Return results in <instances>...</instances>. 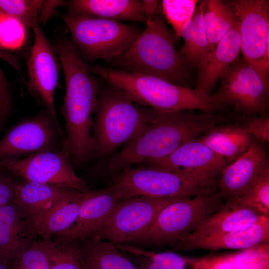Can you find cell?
Here are the masks:
<instances>
[{"label": "cell", "instance_id": "obj_1", "mask_svg": "<svg viewBox=\"0 0 269 269\" xmlns=\"http://www.w3.org/2000/svg\"><path fill=\"white\" fill-rule=\"evenodd\" d=\"M61 64L65 81V95L62 108L67 144L71 160L86 161L93 154L91 132L100 80L92 75L79 51L68 37L59 38L53 46Z\"/></svg>", "mask_w": 269, "mask_h": 269}, {"label": "cell", "instance_id": "obj_2", "mask_svg": "<svg viewBox=\"0 0 269 269\" xmlns=\"http://www.w3.org/2000/svg\"><path fill=\"white\" fill-rule=\"evenodd\" d=\"M223 120L214 114H194L186 111L158 114L134 140L107 160L103 172L115 176L132 165L163 158Z\"/></svg>", "mask_w": 269, "mask_h": 269}, {"label": "cell", "instance_id": "obj_3", "mask_svg": "<svg viewBox=\"0 0 269 269\" xmlns=\"http://www.w3.org/2000/svg\"><path fill=\"white\" fill-rule=\"evenodd\" d=\"M94 113L91 129L93 155L99 158L110 156L132 141L158 115L107 81L100 85Z\"/></svg>", "mask_w": 269, "mask_h": 269}, {"label": "cell", "instance_id": "obj_4", "mask_svg": "<svg viewBox=\"0 0 269 269\" xmlns=\"http://www.w3.org/2000/svg\"><path fill=\"white\" fill-rule=\"evenodd\" d=\"M86 65L90 72L119 87L136 103L158 114L193 109L213 114L225 108L209 95L160 78L98 65Z\"/></svg>", "mask_w": 269, "mask_h": 269}, {"label": "cell", "instance_id": "obj_5", "mask_svg": "<svg viewBox=\"0 0 269 269\" xmlns=\"http://www.w3.org/2000/svg\"><path fill=\"white\" fill-rule=\"evenodd\" d=\"M145 24V28L132 46L111 62L116 69L154 76L188 87V67L175 48L160 4Z\"/></svg>", "mask_w": 269, "mask_h": 269}, {"label": "cell", "instance_id": "obj_6", "mask_svg": "<svg viewBox=\"0 0 269 269\" xmlns=\"http://www.w3.org/2000/svg\"><path fill=\"white\" fill-rule=\"evenodd\" d=\"M61 18L69 30L81 57L111 62L127 51L142 32L120 21L68 13Z\"/></svg>", "mask_w": 269, "mask_h": 269}, {"label": "cell", "instance_id": "obj_7", "mask_svg": "<svg viewBox=\"0 0 269 269\" xmlns=\"http://www.w3.org/2000/svg\"><path fill=\"white\" fill-rule=\"evenodd\" d=\"M217 183V179L140 166L123 169L109 186L122 199L140 196L189 198L214 192Z\"/></svg>", "mask_w": 269, "mask_h": 269}, {"label": "cell", "instance_id": "obj_8", "mask_svg": "<svg viewBox=\"0 0 269 269\" xmlns=\"http://www.w3.org/2000/svg\"><path fill=\"white\" fill-rule=\"evenodd\" d=\"M220 193L183 198L162 209L153 222L128 244L168 246L192 233L222 205Z\"/></svg>", "mask_w": 269, "mask_h": 269}, {"label": "cell", "instance_id": "obj_9", "mask_svg": "<svg viewBox=\"0 0 269 269\" xmlns=\"http://www.w3.org/2000/svg\"><path fill=\"white\" fill-rule=\"evenodd\" d=\"M71 160L63 139L59 151L46 150L23 158L2 160L0 165L14 176L27 181L88 191L86 182L76 175Z\"/></svg>", "mask_w": 269, "mask_h": 269}, {"label": "cell", "instance_id": "obj_10", "mask_svg": "<svg viewBox=\"0 0 269 269\" xmlns=\"http://www.w3.org/2000/svg\"><path fill=\"white\" fill-rule=\"evenodd\" d=\"M183 198L189 197L140 196L121 199L92 238L128 244L149 226L162 209Z\"/></svg>", "mask_w": 269, "mask_h": 269}, {"label": "cell", "instance_id": "obj_11", "mask_svg": "<svg viewBox=\"0 0 269 269\" xmlns=\"http://www.w3.org/2000/svg\"><path fill=\"white\" fill-rule=\"evenodd\" d=\"M239 22L243 59L267 83L269 72V2L229 0Z\"/></svg>", "mask_w": 269, "mask_h": 269}, {"label": "cell", "instance_id": "obj_12", "mask_svg": "<svg viewBox=\"0 0 269 269\" xmlns=\"http://www.w3.org/2000/svg\"><path fill=\"white\" fill-rule=\"evenodd\" d=\"M221 84L212 97L224 107L233 106L248 115L266 114L268 108L269 84L239 56L221 76Z\"/></svg>", "mask_w": 269, "mask_h": 269}, {"label": "cell", "instance_id": "obj_13", "mask_svg": "<svg viewBox=\"0 0 269 269\" xmlns=\"http://www.w3.org/2000/svg\"><path fill=\"white\" fill-rule=\"evenodd\" d=\"M33 43L27 62L28 87L46 108L60 135L63 132L55 107L54 94L58 81L57 54L39 24L32 28Z\"/></svg>", "mask_w": 269, "mask_h": 269}, {"label": "cell", "instance_id": "obj_14", "mask_svg": "<svg viewBox=\"0 0 269 269\" xmlns=\"http://www.w3.org/2000/svg\"><path fill=\"white\" fill-rule=\"evenodd\" d=\"M60 135L47 112L18 123L0 140V161L51 150Z\"/></svg>", "mask_w": 269, "mask_h": 269}, {"label": "cell", "instance_id": "obj_15", "mask_svg": "<svg viewBox=\"0 0 269 269\" xmlns=\"http://www.w3.org/2000/svg\"><path fill=\"white\" fill-rule=\"evenodd\" d=\"M229 164L198 139L181 145L168 156L140 164L151 168L177 172L202 178L217 179Z\"/></svg>", "mask_w": 269, "mask_h": 269}, {"label": "cell", "instance_id": "obj_16", "mask_svg": "<svg viewBox=\"0 0 269 269\" xmlns=\"http://www.w3.org/2000/svg\"><path fill=\"white\" fill-rule=\"evenodd\" d=\"M269 173V158L263 145L253 142L249 148L221 171L220 194L228 200L240 197Z\"/></svg>", "mask_w": 269, "mask_h": 269}, {"label": "cell", "instance_id": "obj_17", "mask_svg": "<svg viewBox=\"0 0 269 269\" xmlns=\"http://www.w3.org/2000/svg\"><path fill=\"white\" fill-rule=\"evenodd\" d=\"M122 199L111 187L84 192L78 216L55 239L82 240L92 238L109 218Z\"/></svg>", "mask_w": 269, "mask_h": 269}, {"label": "cell", "instance_id": "obj_18", "mask_svg": "<svg viewBox=\"0 0 269 269\" xmlns=\"http://www.w3.org/2000/svg\"><path fill=\"white\" fill-rule=\"evenodd\" d=\"M269 244V218L241 230L199 237L187 236L169 246L174 250L198 249L216 251L222 249L243 250Z\"/></svg>", "mask_w": 269, "mask_h": 269}, {"label": "cell", "instance_id": "obj_19", "mask_svg": "<svg viewBox=\"0 0 269 269\" xmlns=\"http://www.w3.org/2000/svg\"><path fill=\"white\" fill-rule=\"evenodd\" d=\"M83 194L73 190L49 210L25 219L28 231L41 240H48L69 228L78 216Z\"/></svg>", "mask_w": 269, "mask_h": 269}, {"label": "cell", "instance_id": "obj_20", "mask_svg": "<svg viewBox=\"0 0 269 269\" xmlns=\"http://www.w3.org/2000/svg\"><path fill=\"white\" fill-rule=\"evenodd\" d=\"M265 217L269 216L245 205L238 198L231 199L187 236H211L237 231L257 224Z\"/></svg>", "mask_w": 269, "mask_h": 269}, {"label": "cell", "instance_id": "obj_21", "mask_svg": "<svg viewBox=\"0 0 269 269\" xmlns=\"http://www.w3.org/2000/svg\"><path fill=\"white\" fill-rule=\"evenodd\" d=\"M35 236L28 230L25 219L12 203L0 206V258L8 265L31 244Z\"/></svg>", "mask_w": 269, "mask_h": 269}, {"label": "cell", "instance_id": "obj_22", "mask_svg": "<svg viewBox=\"0 0 269 269\" xmlns=\"http://www.w3.org/2000/svg\"><path fill=\"white\" fill-rule=\"evenodd\" d=\"M241 40L239 21L226 33L210 54L195 89L206 94L214 87L226 69L239 57Z\"/></svg>", "mask_w": 269, "mask_h": 269}, {"label": "cell", "instance_id": "obj_23", "mask_svg": "<svg viewBox=\"0 0 269 269\" xmlns=\"http://www.w3.org/2000/svg\"><path fill=\"white\" fill-rule=\"evenodd\" d=\"M70 13L115 21L146 23L147 17L142 0H74L69 2Z\"/></svg>", "mask_w": 269, "mask_h": 269}, {"label": "cell", "instance_id": "obj_24", "mask_svg": "<svg viewBox=\"0 0 269 269\" xmlns=\"http://www.w3.org/2000/svg\"><path fill=\"white\" fill-rule=\"evenodd\" d=\"M73 190L24 180L19 182L11 203L25 219L49 210Z\"/></svg>", "mask_w": 269, "mask_h": 269}, {"label": "cell", "instance_id": "obj_25", "mask_svg": "<svg viewBox=\"0 0 269 269\" xmlns=\"http://www.w3.org/2000/svg\"><path fill=\"white\" fill-rule=\"evenodd\" d=\"M230 164L244 153L253 143L252 135L244 127L215 126L198 139Z\"/></svg>", "mask_w": 269, "mask_h": 269}, {"label": "cell", "instance_id": "obj_26", "mask_svg": "<svg viewBox=\"0 0 269 269\" xmlns=\"http://www.w3.org/2000/svg\"><path fill=\"white\" fill-rule=\"evenodd\" d=\"M80 253L84 269H137L114 244L99 238L80 240Z\"/></svg>", "mask_w": 269, "mask_h": 269}, {"label": "cell", "instance_id": "obj_27", "mask_svg": "<svg viewBox=\"0 0 269 269\" xmlns=\"http://www.w3.org/2000/svg\"><path fill=\"white\" fill-rule=\"evenodd\" d=\"M181 37L184 44L179 51L180 56L187 66L197 68L198 74H200L212 51L200 4L197 5L193 16L184 26Z\"/></svg>", "mask_w": 269, "mask_h": 269}, {"label": "cell", "instance_id": "obj_28", "mask_svg": "<svg viewBox=\"0 0 269 269\" xmlns=\"http://www.w3.org/2000/svg\"><path fill=\"white\" fill-rule=\"evenodd\" d=\"M198 269H269V244L197 258Z\"/></svg>", "mask_w": 269, "mask_h": 269}, {"label": "cell", "instance_id": "obj_29", "mask_svg": "<svg viewBox=\"0 0 269 269\" xmlns=\"http://www.w3.org/2000/svg\"><path fill=\"white\" fill-rule=\"evenodd\" d=\"M199 4L202 8L204 27L212 51L236 24L238 19L229 1L205 0L199 1Z\"/></svg>", "mask_w": 269, "mask_h": 269}, {"label": "cell", "instance_id": "obj_30", "mask_svg": "<svg viewBox=\"0 0 269 269\" xmlns=\"http://www.w3.org/2000/svg\"><path fill=\"white\" fill-rule=\"evenodd\" d=\"M50 269H84L80 253V240H41Z\"/></svg>", "mask_w": 269, "mask_h": 269}, {"label": "cell", "instance_id": "obj_31", "mask_svg": "<svg viewBox=\"0 0 269 269\" xmlns=\"http://www.w3.org/2000/svg\"><path fill=\"white\" fill-rule=\"evenodd\" d=\"M114 244L124 253L149 258L160 269H198L197 258L183 256L172 252H155L126 243Z\"/></svg>", "mask_w": 269, "mask_h": 269}, {"label": "cell", "instance_id": "obj_32", "mask_svg": "<svg viewBox=\"0 0 269 269\" xmlns=\"http://www.w3.org/2000/svg\"><path fill=\"white\" fill-rule=\"evenodd\" d=\"M46 4L41 0H0V11L19 19L26 27L39 24Z\"/></svg>", "mask_w": 269, "mask_h": 269}, {"label": "cell", "instance_id": "obj_33", "mask_svg": "<svg viewBox=\"0 0 269 269\" xmlns=\"http://www.w3.org/2000/svg\"><path fill=\"white\" fill-rule=\"evenodd\" d=\"M198 2L196 0H163L160 3L162 13L172 26L175 38L181 37L185 24L193 16Z\"/></svg>", "mask_w": 269, "mask_h": 269}, {"label": "cell", "instance_id": "obj_34", "mask_svg": "<svg viewBox=\"0 0 269 269\" xmlns=\"http://www.w3.org/2000/svg\"><path fill=\"white\" fill-rule=\"evenodd\" d=\"M26 27L18 18L0 11V48L15 50L24 44Z\"/></svg>", "mask_w": 269, "mask_h": 269}, {"label": "cell", "instance_id": "obj_35", "mask_svg": "<svg viewBox=\"0 0 269 269\" xmlns=\"http://www.w3.org/2000/svg\"><path fill=\"white\" fill-rule=\"evenodd\" d=\"M240 201L260 213L269 215V173L265 175L253 187L238 198Z\"/></svg>", "mask_w": 269, "mask_h": 269}, {"label": "cell", "instance_id": "obj_36", "mask_svg": "<svg viewBox=\"0 0 269 269\" xmlns=\"http://www.w3.org/2000/svg\"><path fill=\"white\" fill-rule=\"evenodd\" d=\"M11 264V269H50L47 257L36 241Z\"/></svg>", "mask_w": 269, "mask_h": 269}, {"label": "cell", "instance_id": "obj_37", "mask_svg": "<svg viewBox=\"0 0 269 269\" xmlns=\"http://www.w3.org/2000/svg\"><path fill=\"white\" fill-rule=\"evenodd\" d=\"M19 181L0 165V206L11 203Z\"/></svg>", "mask_w": 269, "mask_h": 269}, {"label": "cell", "instance_id": "obj_38", "mask_svg": "<svg viewBox=\"0 0 269 269\" xmlns=\"http://www.w3.org/2000/svg\"><path fill=\"white\" fill-rule=\"evenodd\" d=\"M244 128L260 141H269V118L266 114L249 119Z\"/></svg>", "mask_w": 269, "mask_h": 269}, {"label": "cell", "instance_id": "obj_39", "mask_svg": "<svg viewBox=\"0 0 269 269\" xmlns=\"http://www.w3.org/2000/svg\"><path fill=\"white\" fill-rule=\"evenodd\" d=\"M124 253L134 264L137 269H160L155 263L147 257Z\"/></svg>", "mask_w": 269, "mask_h": 269}, {"label": "cell", "instance_id": "obj_40", "mask_svg": "<svg viewBox=\"0 0 269 269\" xmlns=\"http://www.w3.org/2000/svg\"><path fill=\"white\" fill-rule=\"evenodd\" d=\"M0 59H2L8 63L18 72H19L20 75H21L19 62L14 56L6 51L0 48Z\"/></svg>", "mask_w": 269, "mask_h": 269}, {"label": "cell", "instance_id": "obj_41", "mask_svg": "<svg viewBox=\"0 0 269 269\" xmlns=\"http://www.w3.org/2000/svg\"><path fill=\"white\" fill-rule=\"evenodd\" d=\"M143 8L147 17V19L151 17L156 12L160 4L158 0H142Z\"/></svg>", "mask_w": 269, "mask_h": 269}, {"label": "cell", "instance_id": "obj_42", "mask_svg": "<svg viewBox=\"0 0 269 269\" xmlns=\"http://www.w3.org/2000/svg\"><path fill=\"white\" fill-rule=\"evenodd\" d=\"M0 269H9V265L4 260L0 258Z\"/></svg>", "mask_w": 269, "mask_h": 269}, {"label": "cell", "instance_id": "obj_43", "mask_svg": "<svg viewBox=\"0 0 269 269\" xmlns=\"http://www.w3.org/2000/svg\"><path fill=\"white\" fill-rule=\"evenodd\" d=\"M1 49V48H0Z\"/></svg>", "mask_w": 269, "mask_h": 269}]
</instances>
